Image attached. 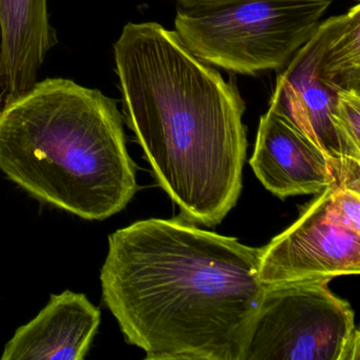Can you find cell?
Listing matches in <instances>:
<instances>
[{
    "mask_svg": "<svg viewBox=\"0 0 360 360\" xmlns=\"http://www.w3.org/2000/svg\"><path fill=\"white\" fill-rule=\"evenodd\" d=\"M101 311L84 294L51 295L48 304L6 345L3 360H82L98 332Z\"/></svg>",
    "mask_w": 360,
    "mask_h": 360,
    "instance_id": "cell-9",
    "label": "cell"
},
{
    "mask_svg": "<svg viewBox=\"0 0 360 360\" xmlns=\"http://www.w3.org/2000/svg\"><path fill=\"white\" fill-rule=\"evenodd\" d=\"M259 248L180 217L109 236L103 297L147 360H242L266 284Z\"/></svg>",
    "mask_w": 360,
    "mask_h": 360,
    "instance_id": "cell-1",
    "label": "cell"
},
{
    "mask_svg": "<svg viewBox=\"0 0 360 360\" xmlns=\"http://www.w3.org/2000/svg\"><path fill=\"white\" fill-rule=\"evenodd\" d=\"M333 0H231L180 7L174 26L193 56L231 73L283 69L311 39Z\"/></svg>",
    "mask_w": 360,
    "mask_h": 360,
    "instance_id": "cell-4",
    "label": "cell"
},
{
    "mask_svg": "<svg viewBox=\"0 0 360 360\" xmlns=\"http://www.w3.org/2000/svg\"><path fill=\"white\" fill-rule=\"evenodd\" d=\"M0 169L31 195L87 220L121 212L139 189L117 102L62 77L5 103Z\"/></svg>",
    "mask_w": 360,
    "mask_h": 360,
    "instance_id": "cell-3",
    "label": "cell"
},
{
    "mask_svg": "<svg viewBox=\"0 0 360 360\" xmlns=\"http://www.w3.org/2000/svg\"><path fill=\"white\" fill-rule=\"evenodd\" d=\"M1 102H3V98H1V94H0V111H1V108H3V107H1Z\"/></svg>",
    "mask_w": 360,
    "mask_h": 360,
    "instance_id": "cell-13",
    "label": "cell"
},
{
    "mask_svg": "<svg viewBox=\"0 0 360 360\" xmlns=\"http://www.w3.org/2000/svg\"><path fill=\"white\" fill-rule=\"evenodd\" d=\"M56 41L48 0H0V94L5 103L37 83Z\"/></svg>",
    "mask_w": 360,
    "mask_h": 360,
    "instance_id": "cell-10",
    "label": "cell"
},
{
    "mask_svg": "<svg viewBox=\"0 0 360 360\" xmlns=\"http://www.w3.org/2000/svg\"><path fill=\"white\" fill-rule=\"evenodd\" d=\"M335 125L349 150L360 158V91H341L337 103Z\"/></svg>",
    "mask_w": 360,
    "mask_h": 360,
    "instance_id": "cell-11",
    "label": "cell"
},
{
    "mask_svg": "<svg viewBox=\"0 0 360 360\" xmlns=\"http://www.w3.org/2000/svg\"><path fill=\"white\" fill-rule=\"evenodd\" d=\"M183 8L200 7V6L214 5V4L226 3L231 0H176ZM334 1V0H333Z\"/></svg>",
    "mask_w": 360,
    "mask_h": 360,
    "instance_id": "cell-12",
    "label": "cell"
},
{
    "mask_svg": "<svg viewBox=\"0 0 360 360\" xmlns=\"http://www.w3.org/2000/svg\"><path fill=\"white\" fill-rule=\"evenodd\" d=\"M345 90L360 91V41L328 18L278 75L269 107L290 117L322 149L338 186L360 191V158L335 125L339 94Z\"/></svg>",
    "mask_w": 360,
    "mask_h": 360,
    "instance_id": "cell-5",
    "label": "cell"
},
{
    "mask_svg": "<svg viewBox=\"0 0 360 360\" xmlns=\"http://www.w3.org/2000/svg\"><path fill=\"white\" fill-rule=\"evenodd\" d=\"M330 279L266 284L242 360H358L360 335Z\"/></svg>",
    "mask_w": 360,
    "mask_h": 360,
    "instance_id": "cell-6",
    "label": "cell"
},
{
    "mask_svg": "<svg viewBox=\"0 0 360 360\" xmlns=\"http://www.w3.org/2000/svg\"><path fill=\"white\" fill-rule=\"evenodd\" d=\"M360 273V218L330 185L303 207L296 222L259 248L264 284Z\"/></svg>",
    "mask_w": 360,
    "mask_h": 360,
    "instance_id": "cell-7",
    "label": "cell"
},
{
    "mask_svg": "<svg viewBox=\"0 0 360 360\" xmlns=\"http://www.w3.org/2000/svg\"><path fill=\"white\" fill-rule=\"evenodd\" d=\"M115 60L126 124L179 217L222 222L241 193L248 148L235 84L158 22L126 25Z\"/></svg>",
    "mask_w": 360,
    "mask_h": 360,
    "instance_id": "cell-2",
    "label": "cell"
},
{
    "mask_svg": "<svg viewBox=\"0 0 360 360\" xmlns=\"http://www.w3.org/2000/svg\"><path fill=\"white\" fill-rule=\"evenodd\" d=\"M263 186L280 199L337 185L330 159L290 117L269 107L261 117L250 161Z\"/></svg>",
    "mask_w": 360,
    "mask_h": 360,
    "instance_id": "cell-8",
    "label": "cell"
}]
</instances>
